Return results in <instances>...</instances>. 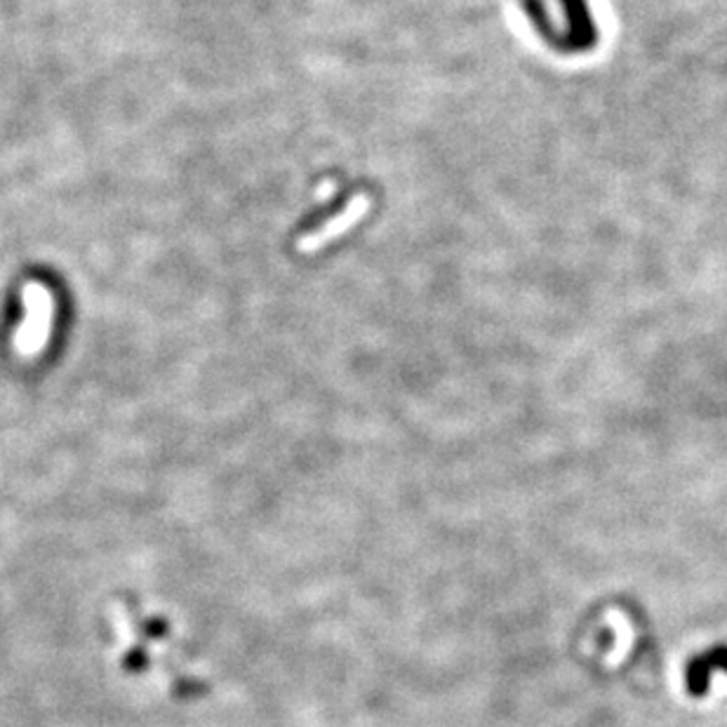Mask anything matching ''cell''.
Segmentation results:
<instances>
[{
  "mask_svg": "<svg viewBox=\"0 0 727 727\" xmlns=\"http://www.w3.org/2000/svg\"><path fill=\"white\" fill-rule=\"evenodd\" d=\"M22 299L27 316L22 325L14 330V349L22 356H39L50 341L52 320H54V299L52 293L41 283H27L22 289Z\"/></svg>",
  "mask_w": 727,
  "mask_h": 727,
  "instance_id": "obj_1",
  "label": "cell"
},
{
  "mask_svg": "<svg viewBox=\"0 0 727 727\" xmlns=\"http://www.w3.org/2000/svg\"><path fill=\"white\" fill-rule=\"evenodd\" d=\"M368 212H370V196L368 193L351 196L347 208H344L339 214L330 217V220H327L325 224H320L318 229L302 235V239L297 241V252L314 254V252L323 250L325 245H330L333 241H337L339 235L349 233Z\"/></svg>",
  "mask_w": 727,
  "mask_h": 727,
  "instance_id": "obj_2",
  "label": "cell"
},
{
  "mask_svg": "<svg viewBox=\"0 0 727 727\" xmlns=\"http://www.w3.org/2000/svg\"><path fill=\"white\" fill-rule=\"evenodd\" d=\"M716 671H727V645H718L706 650L697 657L689 660L685 668V683L693 697H704L708 683H712V676Z\"/></svg>",
  "mask_w": 727,
  "mask_h": 727,
  "instance_id": "obj_3",
  "label": "cell"
},
{
  "mask_svg": "<svg viewBox=\"0 0 727 727\" xmlns=\"http://www.w3.org/2000/svg\"><path fill=\"white\" fill-rule=\"evenodd\" d=\"M335 191V187L333 185H325V189L323 191H318V198H327V196H330Z\"/></svg>",
  "mask_w": 727,
  "mask_h": 727,
  "instance_id": "obj_4",
  "label": "cell"
}]
</instances>
